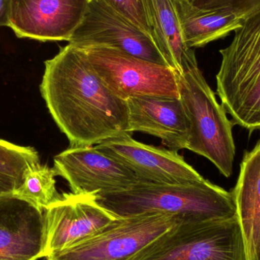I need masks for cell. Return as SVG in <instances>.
I'll use <instances>...</instances> for the list:
<instances>
[{
    "mask_svg": "<svg viewBox=\"0 0 260 260\" xmlns=\"http://www.w3.org/2000/svg\"><path fill=\"white\" fill-rule=\"evenodd\" d=\"M40 89L70 146H92L127 133V102L114 92L71 44L44 62Z\"/></svg>",
    "mask_w": 260,
    "mask_h": 260,
    "instance_id": "obj_1",
    "label": "cell"
},
{
    "mask_svg": "<svg viewBox=\"0 0 260 260\" xmlns=\"http://www.w3.org/2000/svg\"><path fill=\"white\" fill-rule=\"evenodd\" d=\"M98 203L115 218L171 214L185 221L236 216L232 192L203 179L180 183H138L124 190L95 194Z\"/></svg>",
    "mask_w": 260,
    "mask_h": 260,
    "instance_id": "obj_2",
    "label": "cell"
},
{
    "mask_svg": "<svg viewBox=\"0 0 260 260\" xmlns=\"http://www.w3.org/2000/svg\"><path fill=\"white\" fill-rule=\"evenodd\" d=\"M216 91L234 124L260 129V9L243 20L231 44L220 50Z\"/></svg>",
    "mask_w": 260,
    "mask_h": 260,
    "instance_id": "obj_3",
    "label": "cell"
},
{
    "mask_svg": "<svg viewBox=\"0 0 260 260\" xmlns=\"http://www.w3.org/2000/svg\"><path fill=\"white\" fill-rule=\"evenodd\" d=\"M177 76L180 99L189 120L186 149L206 157L222 175L231 177L236 154L233 122L217 101L197 61Z\"/></svg>",
    "mask_w": 260,
    "mask_h": 260,
    "instance_id": "obj_4",
    "label": "cell"
},
{
    "mask_svg": "<svg viewBox=\"0 0 260 260\" xmlns=\"http://www.w3.org/2000/svg\"><path fill=\"white\" fill-rule=\"evenodd\" d=\"M129 260H247L238 216L180 220Z\"/></svg>",
    "mask_w": 260,
    "mask_h": 260,
    "instance_id": "obj_5",
    "label": "cell"
},
{
    "mask_svg": "<svg viewBox=\"0 0 260 260\" xmlns=\"http://www.w3.org/2000/svg\"><path fill=\"white\" fill-rule=\"evenodd\" d=\"M78 47L85 52L105 84L124 100L139 96L180 98L177 72L168 66L140 59L108 46Z\"/></svg>",
    "mask_w": 260,
    "mask_h": 260,
    "instance_id": "obj_6",
    "label": "cell"
},
{
    "mask_svg": "<svg viewBox=\"0 0 260 260\" xmlns=\"http://www.w3.org/2000/svg\"><path fill=\"white\" fill-rule=\"evenodd\" d=\"M180 220L183 219L178 215L162 213L117 218L93 236L46 258L47 260H129Z\"/></svg>",
    "mask_w": 260,
    "mask_h": 260,
    "instance_id": "obj_7",
    "label": "cell"
},
{
    "mask_svg": "<svg viewBox=\"0 0 260 260\" xmlns=\"http://www.w3.org/2000/svg\"><path fill=\"white\" fill-rule=\"evenodd\" d=\"M53 170L73 193H108L139 183L121 162L92 146H70L55 156Z\"/></svg>",
    "mask_w": 260,
    "mask_h": 260,
    "instance_id": "obj_8",
    "label": "cell"
},
{
    "mask_svg": "<svg viewBox=\"0 0 260 260\" xmlns=\"http://www.w3.org/2000/svg\"><path fill=\"white\" fill-rule=\"evenodd\" d=\"M44 215L46 257L93 236L117 219L98 203L95 193H63Z\"/></svg>",
    "mask_w": 260,
    "mask_h": 260,
    "instance_id": "obj_9",
    "label": "cell"
},
{
    "mask_svg": "<svg viewBox=\"0 0 260 260\" xmlns=\"http://www.w3.org/2000/svg\"><path fill=\"white\" fill-rule=\"evenodd\" d=\"M69 44L77 47L108 46L140 59L168 66L150 35L96 0H90L86 14Z\"/></svg>",
    "mask_w": 260,
    "mask_h": 260,
    "instance_id": "obj_10",
    "label": "cell"
},
{
    "mask_svg": "<svg viewBox=\"0 0 260 260\" xmlns=\"http://www.w3.org/2000/svg\"><path fill=\"white\" fill-rule=\"evenodd\" d=\"M100 151L121 162L139 183H180L205 179L177 150L145 145L124 133L95 145Z\"/></svg>",
    "mask_w": 260,
    "mask_h": 260,
    "instance_id": "obj_11",
    "label": "cell"
},
{
    "mask_svg": "<svg viewBox=\"0 0 260 260\" xmlns=\"http://www.w3.org/2000/svg\"><path fill=\"white\" fill-rule=\"evenodd\" d=\"M90 0H11L10 24L18 38L70 41L88 10Z\"/></svg>",
    "mask_w": 260,
    "mask_h": 260,
    "instance_id": "obj_12",
    "label": "cell"
},
{
    "mask_svg": "<svg viewBox=\"0 0 260 260\" xmlns=\"http://www.w3.org/2000/svg\"><path fill=\"white\" fill-rule=\"evenodd\" d=\"M44 210L15 195L0 197V260L46 257Z\"/></svg>",
    "mask_w": 260,
    "mask_h": 260,
    "instance_id": "obj_13",
    "label": "cell"
},
{
    "mask_svg": "<svg viewBox=\"0 0 260 260\" xmlns=\"http://www.w3.org/2000/svg\"><path fill=\"white\" fill-rule=\"evenodd\" d=\"M127 133H146L161 139L171 149H186L189 120L180 98L139 96L126 100Z\"/></svg>",
    "mask_w": 260,
    "mask_h": 260,
    "instance_id": "obj_14",
    "label": "cell"
},
{
    "mask_svg": "<svg viewBox=\"0 0 260 260\" xmlns=\"http://www.w3.org/2000/svg\"><path fill=\"white\" fill-rule=\"evenodd\" d=\"M232 193L247 260H260V139L253 149L244 152Z\"/></svg>",
    "mask_w": 260,
    "mask_h": 260,
    "instance_id": "obj_15",
    "label": "cell"
},
{
    "mask_svg": "<svg viewBox=\"0 0 260 260\" xmlns=\"http://www.w3.org/2000/svg\"><path fill=\"white\" fill-rule=\"evenodd\" d=\"M174 4L185 42L190 48L205 47L225 38L242 23V19L232 14L199 10L186 0H174Z\"/></svg>",
    "mask_w": 260,
    "mask_h": 260,
    "instance_id": "obj_16",
    "label": "cell"
},
{
    "mask_svg": "<svg viewBox=\"0 0 260 260\" xmlns=\"http://www.w3.org/2000/svg\"><path fill=\"white\" fill-rule=\"evenodd\" d=\"M156 3L158 26L157 47L168 67L181 73L185 67L197 61L195 51L185 42L174 0H156Z\"/></svg>",
    "mask_w": 260,
    "mask_h": 260,
    "instance_id": "obj_17",
    "label": "cell"
},
{
    "mask_svg": "<svg viewBox=\"0 0 260 260\" xmlns=\"http://www.w3.org/2000/svg\"><path fill=\"white\" fill-rule=\"evenodd\" d=\"M39 164L35 148L0 139V197L15 195L29 170Z\"/></svg>",
    "mask_w": 260,
    "mask_h": 260,
    "instance_id": "obj_18",
    "label": "cell"
},
{
    "mask_svg": "<svg viewBox=\"0 0 260 260\" xmlns=\"http://www.w3.org/2000/svg\"><path fill=\"white\" fill-rule=\"evenodd\" d=\"M56 176L53 168L39 164L29 170L15 195L45 210L61 196L56 190Z\"/></svg>",
    "mask_w": 260,
    "mask_h": 260,
    "instance_id": "obj_19",
    "label": "cell"
},
{
    "mask_svg": "<svg viewBox=\"0 0 260 260\" xmlns=\"http://www.w3.org/2000/svg\"><path fill=\"white\" fill-rule=\"evenodd\" d=\"M117 12L158 42L156 0H96Z\"/></svg>",
    "mask_w": 260,
    "mask_h": 260,
    "instance_id": "obj_20",
    "label": "cell"
},
{
    "mask_svg": "<svg viewBox=\"0 0 260 260\" xmlns=\"http://www.w3.org/2000/svg\"><path fill=\"white\" fill-rule=\"evenodd\" d=\"M199 10L223 12L245 19L260 9V0H186Z\"/></svg>",
    "mask_w": 260,
    "mask_h": 260,
    "instance_id": "obj_21",
    "label": "cell"
},
{
    "mask_svg": "<svg viewBox=\"0 0 260 260\" xmlns=\"http://www.w3.org/2000/svg\"><path fill=\"white\" fill-rule=\"evenodd\" d=\"M11 0H0V27H9Z\"/></svg>",
    "mask_w": 260,
    "mask_h": 260,
    "instance_id": "obj_22",
    "label": "cell"
}]
</instances>
